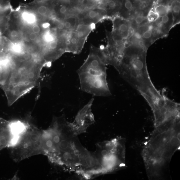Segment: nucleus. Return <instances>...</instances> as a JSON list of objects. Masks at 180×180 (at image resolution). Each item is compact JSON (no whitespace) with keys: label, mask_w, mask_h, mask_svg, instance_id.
<instances>
[{"label":"nucleus","mask_w":180,"mask_h":180,"mask_svg":"<svg viewBox=\"0 0 180 180\" xmlns=\"http://www.w3.org/2000/svg\"><path fill=\"white\" fill-rule=\"evenodd\" d=\"M180 119L155 127L142 151L149 179H160L174 153L180 148Z\"/></svg>","instance_id":"obj_1"},{"label":"nucleus","mask_w":180,"mask_h":180,"mask_svg":"<svg viewBox=\"0 0 180 180\" xmlns=\"http://www.w3.org/2000/svg\"><path fill=\"white\" fill-rule=\"evenodd\" d=\"M148 50L140 45L128 43L113 66L141 94H146L154 88L147 69Z\"/></svg>","instance_id":"obj_2"},{"label":"nucleus","mask_w":180,"mask_h":180,"mask_svg":"<svg viewBox=\"0 0 180 180\" xmlns=\"http://www.w3.org/2000/svg\"><path fill=\"white\" fill-rule=\"evenodd\" d=\"M106 65L100 48L91 46L88 58L77 71L83 91L94 96H110Z\"/></svg>","instance_id":"obj_3"},{"label":"nucleus","mask_w":180,"mask_h":180,"mask_svg":"<svg viewBox=\"0 0 180 180\" xmlns=\"http://www.w3.org/2000/svg\"><path fill=\"white\" fill-rule=\"evenodd\" d=\"M43 132L30 124L17 145L12 148L15 161H20L34 155H45Z\"/></svg>","instance_id":"obj_4"},{"label":"nucleus","mask_w":180,"mask_h":180,"mask_svg":"<svg viewBox=\"0 0 180 180\" xmlns=\"http://www.w3.org/2000/svg\"><path fill=\"white\" fill-rule=\"evenodd\" d=\"M52 0H34L30 3L21 5L24 9L36 15L39 22L48 21L53 18Z\"/></svg>","instance_id":"obj_5"},{"label":"nucleus","mask_w":180,"mask_h":180,"mask_svg":"<svg viewBox=\"0 0 180 180\" xmlns=\"http://www.w3.org/2000/svg\"><path fill=\"white\" fill-rule=\"evenodd\" d=\"M113 30L111 32L113 39L117 43L125 42L134 32L130 21L116 15L111 19Z\"/></svg>","instance_id":"obj_6"},{"label":"nucleus","mask_w":180,"mask_h":180,"mask_svg":"<svg viewBox=\"0 0 180 180\" xmlns=\"http://www.w3.org/2000/svg\"><path fill=\"white\" fill-rule=\"evenodd\" d=\"M80 23L85 24H96L102 20L107 19L105 10L98 7L83 11L76 15Z\"/></svg>","instance_id":"obj_7"},{"label":"nucleus","mask_w":180,"mask_h":180,"mask_svg":"<svg viewBox=\"0 0 180 180\" xmlns=\"http://www.w3.org/2000/svg\"><path fill=\"white\" fill-rule=\"evenodd\" d=\"M135 31L140 36L143 45L147 49L157 40L152 23L149 22L139 27Z\"/></svg>","instance_id":"obj_8"},{"label":"nucleus","mask_w":180,"mask_h":180,"mask_svg":"<svg viewBox=\"0 0 180 180\" xmlns=\"http://www.w3.org/2000/svg\"><path fill=\"white\" fill-rule=\"evenodd\" d=\"M86 42L77 36L75 30L70 31L67 42L66 53L75 54L80 53Z\"/></svg>","instance_id":"obj_9"},{"label":"nucleus","mask_w":180,"mask_h":180,"mask_svg":"<svg viewBox=\"0 0 180 180\" xmlns=\"http://www.w3.org/2000/svg\"><path fill=\"white\" fill-rule=\"evenodd\" d=\"M153 23L168 37L169 32L173 28V18L171 10L167 14L160 16Z\"/></svg>","instance_id":"obj_10"},{"label":"nucleus","mask_w":180,"mask_h":180,"mask_svg":"<svg viewBox=\"0 0 180 180\" xmlns=\"http://www.w3.org/2000/svg\"><path fill=\"white\" fill-rule=\"evenodd\" d=\"M30 124L28 121L21 120L9 121V127L11 136L22 135L28 129Z\"/></svg>","instance_id":"obj_11"},{"label":"nucleus","mask_w":180,"mask_h":180,"mask_svg":"<svg viewBox=\"0 0 180 180\" xmlns=\"http://www.w3.org/2000/svg\"><path fill=\"white\" fill-rule=\"evenodd\" d=\"M124 0H108L103 5L107 19H111L118 15L121 9Z\"/></svg>","instance_id":"obj_12"},{"label":"nucleus","mask_w":180,"mask_h":180,"mask_svg":"<svg viewBox=\"0 0 180 180\" xmlns=\"http://www.w3.org/2000/svg\"><path fill=\"white\" fill-rule=\"evenodd\" d=\"M12 43L4 35L0 34V61L9 59L11 56Z\"/></svg>","instance_id":"obj_13"},{"label":"nucleus","mask_w":180,"mask_h":180,"mask_svg":"<svg viewBox=\"0 0 180 180\" xmlns=\"http://www.w3.org/2000/svg\"><path fill=\"white\" fill-rule=\"evenodd\" d=\"M9 124V121L5 119L0 123V151L7 147L11 137Z\"/></svg>","instance_id":"obj_14"},{"label":"nucleus","mask_w":180,"mask_h":180,"mask_svg":"<svg viewBox=\"0 0 180 180\" xmlns=\"http://www.w3.org/2000/svg\"><path fill=\"white\" fill-rule=\"evenodd\" d=\"M12 7L6 9H0V34H3L7 29Z\"/></svg>","instance_id":"obj_15"},{"label":"nucleus","mask_w":180,"mask_h":180,"mask_svg":"<svg viewBox=\"0 0 180 180\" xmlns=\"http://www.w3.org/2000/svg\"><path fill=\"white\" fill-rule=\"evenodd\" d=\"M65 31H70L76 29L80 24V21L75 15H69L62 21Z\"/></svg>","instance_id":"obj_16"},{"label":"nucleus","mask_w":180,"mask_h":180,"mask_svg":"<svg viewBox=\"0 0 180 180\" xmlns=\"http://www.w3.org/2000/svg\"><path fill=\"white\" fill-rule=\"evenodd\" d=\"M170 7L173 18V28L179 24L180 22V6L178 0H175L173 1Z\"/></svg>","instance_id":"obj_17"},{"label":"nucleus","mask_w":180,"mask_h":180,"mask_svg":"<svg viewBox=\"0 0 180 180\" xmlns=\"http://www.w3.org/2000/svg\"><path fill=\"white\" fill-rule=\"evenodd\" d=\"M132 29L135 31L139 27L143 26L149 23L147 16L141 15H137L129 20Z\"/></svg>","instance_id":"obj_18"},{"label":"nucleus","mask_w":180,"mask_h":180,"mask_svg":"<svg viewBox=\"0 0 180 180\" xmlns=\"http://www.w3.org/2000/svg\"><path fill=\"white\" fill-rule=\"evenodd\" d=\"M153 7L159 17L167 14L171 10L170 7L167 5L160 4Z\"/></svg>","instance_id":"obj_19"},{"label":"nucleus","mask_w":180,"mask_h":180,"mask_svg":"<svg viewBox=\"0 0 180 180\" xmlns=\"http://www.w3.org/2000/svg\"><path fill=\"white\" fill-rule=\"evenodd\" d=\"M108 1V0H104V4L105 3V2Z\"/></svg>","instance_id":"obj_20"}]
</instances>
